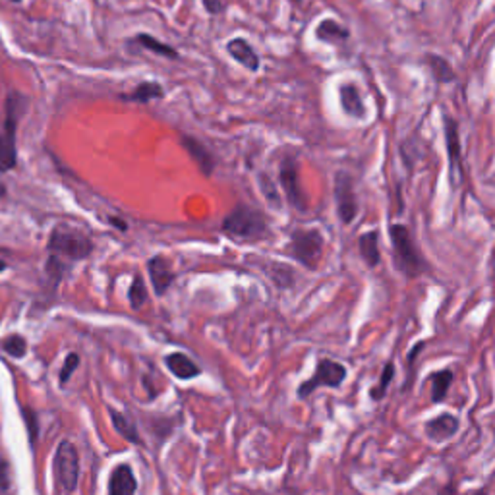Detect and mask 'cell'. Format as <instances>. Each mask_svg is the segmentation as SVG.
<instances>
[{"label":"cell","mask_w":495,"mask_h":495,"mask_svg":"<svg viewBox=\"0 0 495 495\" xmlns=\"http://www.w3.org/2000/svg\"><path fill=\"white\" fill-rule=\"evenodd\" d=\"M93 250V244L85 233L70 225H56L47 242V271L54 275L56 279L62 277L64 271L70 269V265L76 261L85 260Z\"/></svg>","instance_id":"cell-1"},{"label":"cell","mask_w":495,"mask_h":495,"mask_svg":"<svg viewBox=\"0 0 495 495\" xmlns=\"http://www.w3.org/2000/svg\"><path fill=\"white\" fill-rule=\"evenodd\" d=\"M221 230L235 242H261L269 238L271 228L267 217L260 209L238 203L221 223Z\"/></svg>","instance_id":"cell-2"},{"label":"cell","mask_w":495,"mask_h":495,"mask_svg":"<svg viewBox=\"0 0 495 495\" xmlns=\"http://www.w3.org/2000/svg\"><path fill=\"white\" fill-rule=\"evenodd\" d=\"M389 236L393 244V263L396 271H401L408 279L420 277L428 269V263L423 261L422 253L414 242V236L410 228L401 223L389 226Z\"/></svg>","instance_id":"cell-3"},{"label":"cell","mask_w":495,"mask_h":495,"mask_svg":"<svg viewBox=\"0 0 495 495\" xmlns=\"http://www.w3.org/2000/svg\"><path fill=\"white\" fill-rule=\"evenodd\" d=\"M27 108V97L22 93H10L4 105V126L0 132V172H8L18 162L16 149V130L22 115Z\"/></svg>","instance_id":"cell-4"},{"label":"cell","mask_w":495,"mask_h":495,"mask_svg":"<svg viewBox=\"0 0 495 495\" xmlns=\"http://www.w3.org/2000/svg\"><path fill=\"white\" fill-rule=\"evenodd\" d=\"M324 235L317 228H296L290 233V242L285 248L287 255L296 260L302 267L314 271L324 258Z\"/></svg>","instance_id":"cell-5"},{"label":"cell","mask_w":495,"mask_h":495,"mask_svg":"<svg viewBox=\"0 0 495 495\" xmlns=\"http://www.w3.org/2000/svg\"><path fill=\"white\" fill-rule=\"evenodd\" d=\"M54 478L66 494H74L80 482V453L72 442H62L56 447L53 460Z\"/></svg>","instance_id":"cell-6"},{"label":"cell","mask_w":495,"mask_h":495,"mask_svg":"<svg viewBox=\"0 0 495 495\" xmlns=\"http://www.w3.org/2000/svg\"><path fill=\"white\" fill-rule=\"evenodd\" d=\"M349 369L342 366L341 362L331 360V358H319L315 364V371L312 378L306 379L300 387H298V398H308L319 387H341L342 381L346 378Z\"/></svg>","instance_id":"cell-7"},{"label":"cell","mask_w":495,"mask_h":495,"mask_svg":"<svg viewBox=\"0 0 495 495\" xmlns=\"http://www.w3.org/2000/svg\"><path fill=\"white\" fill-rule=\"evenodd\" d=\"M335 205H337V215L341 219L342 225H351L358 215V199L354 192V181L346 171H337L333 184Z\"/></svg>","instance_id":"cell-8"},{"label":"cell","mask_w":495,"mask_h":495,"mask_svg":"<svg viewBox=\"0 0 495 495\" xmlns=\"http://www.w3.org/2000/svg\"><path fill=\"white\" fill-rule=\"evenodd\" d=\"M279 182L280 188L287 196V201L290 208H294L296 211H306L308 201L302 186H300V178H298V161L294 155H285L280 159L279 165Z\"/></svg>","instance_id":"cell-9"},{"label":"cell","mask_w":495,"mask_h":495,"mask_svg":"<svg viewBox=\"0 0 495 495\" xmlns=\"http://www.w3.org/2000/svg\"><path fill=\"white\" fill-rule=\"evenodd\" d=\"M443 135H445V145H447V155H449V169L451 181L453 184H459L462 181V155H460V137H459V122L449 115H443Z\"/></svg>","instance_id":"cell-10"},{"label":"cell","mask_w":495,"mask_h":495,"mask_svg":"<svg viewBox=\"0 0 495 495\" xmlns=\"http://www.w3.org/2000/svg\"><path fill=\"white\" fill-rule=\"evenodd\" d=\"M182 147L188 151V155L192 157V161L198 165V169L201 171L203 176H211L215 171V157L209 151V147L205 144H201L198 137L194 135H182L181 140Z\"/></svg>","instance_id":"cell-11"},{"label":"cell","mask_w":495,"mask_h":495,"mask_svg":"<svg viewBox=\"0 0 495 495\" xmlns=\"http://www.w3.org/2000/svg\"><path fill=\"white\" fill-rule=\"evenodd\" d=\"M457 432H459V418L449 414V412L435 416V418L423 423V433L428 435V439H432L435 443L447 442Z\"/></svg>","instance_id":"cell-12"},{"label":"cell","mask_w":495,"mask_h":495,"mask_svg":"<svg viewBox=\"0 0 495 495\" xmlns=\"http://www.w3.org/2000/svg\"><path fill=\"white\" fill-rule=\"evenodd\" d=\"M147 271H149V279L155 288V294L157 296L167 294V290L171 288L172 280H174V271H172L169 260L162 255H155L147 261Z\"/></svg>","instance_id":"cell-13"},{"label":"cell","mask_w":495,"mask_h":495,"mask_svg":"<svg viewBox=\"0 0 495 495\" xmlns=\"http://www.w3.org/2000/svg\"><path fill=\"white\" fill-rule=\"evenodd\" d=\"M137 480L130 464H118L108 478V495H135Z\"/></svg>","instance_id":"cell-14"},{"label":"cell","mask_w":495,"mask_h":495,"mask_svg":"<svg viewBox=\"0 0 495 495\" xmlns=\"http://www.w3.org/2000/svg\"><path fill=\"white\" fill-rule=\"evenodd\" d=\"M339 101H341V107L344 110V115L351 118H364L366 117V105L362 101L360 90L356 83L346 81L339 85Z\"/></svg>","instance_id":"cell-15"},{"label":"cell","mask_w":495,"mask_h":495,"mask_svg":"<svg viewBox=\"0 0 495 495\" xmlns=\"http://www.w3.org/2000/svg\"><path fill=\"white\" fill-rule=\"evenodd\" d=\"M226 53L230 54L236 62L242 64L246 70H250V72H258L260 70V54L255 53L253 47L242 37L230 39L226 43Z\"/></svg>","instance_id":"cell-16"},{"label":"cell","mask_w":495,"mask_h":495,"mask_svg":"<svg viewBox=\"0 0 495 495\" xmlns=\"http://www.w3.org/2000/svg\"><path fill=\"white\" fill-rule=\"evenodd\" d=\"M165 366L169 368V371L174 378L182 379V381L198 378L199 374H201L198 364L192 360L190 356L182 354V352H172L169 356H165Z\"/></svg>","instance_id":"cell-17"},{"label":"cell","mask_w":495,"mask_h":495,"mask_svg":"<svg viewBox=\"0 0 495 495\" xmlns=\"http://www.w3.org/2000/svg\"><path fill=\"white\" fill-rule=\"evenodd\" d=\"M315 39L329 43V45H344L351 39V31L341 26L337 19L325 18L315 27Z\"/></svg>","instance_id":"cell-18"},{"label":"cell","mask_w":495,"mask_h":495,"mask_svg":"<svg viewBox=\"0 0 495 495\" xmlns=\"http://www.w3.org/2000/svg\"><path fill=\"white\" fill-rule=\"evenodd\" d=\"M423 60H426V66L430 68L433 80L437 81V83H453V81L457 80V74H455L447 58H443L439 54L430 53L423 56Z\"/></svg>","instance_id":"cell-19"},{"label":"cell","mask_w":495,"mask_h":495,"mask_svg":"<svg viewBox=\"0 0 495 495\" xmlns=\"http://www.w3.org/2000/svg\"><path fill=\"white\" fill-rule=\"evenodd\" d=\"M358 248H360V255L364 263L368 267H378L381 261V253H379V233L378 230H369L364 233L358 240Z\"/></svg>","instance_id":"cell-20"},{"label":"cell","mask_w":495,"mask_h":495,"mask_svg":"<svg viewBox=\"0 0 495 495\" xmlns=\"http://www.w3.org/2000/svg\"><path fill=\"white\" fill-rule=\"evenodd\" d=\"M162 97H165V90H162L161 83H157V81H144L132 93L120 95L122 101H134V103H149V101L162 99Z\"/></svg>","instance_id":"cell-21"},{"label":"cell","mask_w":495,"mask_h":495,"mask_svg":"<svg viewBox=\"0 0 495 495\" xmlns=\"http://www.w3.org/2000/svg\"><path fill=\"white\" fill-rule=\"evenodd\" d=\"M132 43H137V45L142 47V49H145V51H151V53L159 54V56H165V58H172V60H176V58L181 56L174 47L167 45V43H162V41H159V39H155L153 35H147V33L135 35L134 39H132Z\"/></svg>","instance_id":"cell-22"},{"label":"cell","mask_w":495,"mask_h":495,"mask_svg":"<svg viewBox=\"0 0 495 495\" xmlns=\"http://www.w3.org/2000/svg\"><path fill=\"white\" fill-rule=\"evenodd\" d=\"M108 416H110V422L112 428L117 430L126 442L130 443H140V433H137V426H135L124 412H118L115 408H108Z\"/></svg>","instance_id":"cell-23"},{"label":"cell","mask_w":495,"mask_h":495,"mask_svg":"<svg viewBox=\"0 0 495 495\" xmlns=\"http://www.w3.org/2000/svg\"><path fill=\"white\" fill-rule=\"evenodd\" d=\"M267 275H269V279L273 280V285L277 288H292L294 287V283H296V275H294V271L290 269L288 265H285V263H279V261H271L269 265H267V271H265Z\"/></svg>","instance_id":"cell-24"},{"label":"cell","mask_w":495,"mask_h":495,"mask_svg":"<svg viewBox=\"0 0 495 495\" xmlns=\"http://www.w3.org/2000/svg\"><path fill=\"white\" fill-rule=\"evenodd\" d=\"M430 383H432V403H443L453 385V371L449 368L433 371L430 376Z\"/></svg>","instance_id":"cell-25"},{"label":"cell","mask_w":495,"mask_h":495,"mask_svg":"<svg viewBox=\"0 0 495 495\" xmlns=\"http://www.w3.org/2000/svg\"><path fill=\"white\" fill-rule=\"evenodd\" d=\"M395 379V364L393 362H387L385 366H383V371H381V376H379V383L376 385V387L369 389V396H371V401H381L383 396L387 395V389L389 385H391V381Z\"/></svg>","instance_id":"cell-26"},{"label":"cell","mask_w":495,"mask_h":495,"mask_svg":"<svg viewBox=\"0 0 495 495\" xmlns=\"http://www.w3.org/2000/svg\"><path fill=\"white\" fill-rule=\"evenodd\" d=\"M0 349L12 358H24L27 354V342L22 335H8L0 341Z\"/></svg>","instance_id":"cell-27"},{"label":"cell","mask_w":495,"mask_h":495,"mask_svg":"<svg viewBox=\"0 0 495 495\" xmlns=\"http://www.w3.org/2000/svg\"><path fill=\"white\" fill-rule=\"evenodd\" d=\"M128 300H130V306L134 310H140L147 302V287H145V280L142 275H134L130 290H128Z\"/></svg>","instance_id":"cell-28"},{"label":"cell","mask_w":495,"mask_h":495,"mask_svg":"<svg viewBox=\"0 0 495 495\" xmlns=\"http://www.w3.org/2000/svg\"><path fill=\"white\" fill-rule=\"evenodd\" d=\"M22 418H24V422H26L29 443H35L37 437H39V418H37V412L33 408L24 406V408H22Z\"/></svg>","instance_id":"cell-29"},{"label":"cell","mask_w":495,"mask_h":495,"mask_svg":"<svg viewBox=\"0 0 495 495\" xmlns=\"http://www.w3.org/2000/svg\"><path fill=\"white\" fill-rule=\"evenodd\" d=\"M258 181H260V188H261V192H263V196L267 198V201H269V203H273L275 208H279L280 198H279V194H277V188H275L273 181H271L267 174H263V172H261Z\"/></svg>","instance_id":"cell-30"},{"label":"cell","mask_w":495,"mask_h":495,"mask_svg":"<svg viewBox=\"0 0 495 495\" xmlns=\"http://www.w3.org/2000/svg\"><path fill=\"white\" fill-rule=\"evenodd\" d=\"M78 366H80V354L70 352V354L66 356V360H64V364H62V369H60V376H58V379H60V385H66V383L70 381V378H72L74 371L78 369Z\"/></svg>","instance_id":"cell-31"},{"label":"cell","mask_w":495,"mask_h":495,"mask_svg":"<svg viewBox=\"0 0 495 495\" xmlns=\"http://www.w3.org/2000/svg\"><path fill=\"white\" fill-rule=\"evenodd\" d=\"M10 486H12L10 464L4 459H0V492H8Z\"/></svg>","instance_id":"cell-32"},{"label":"cell","mask_w":495,"mask_h":495,"mask_svg":"<svg viewBox=\"0 0 495 495\" xmlns=\"http://www.w3.org/2000/svg\"><path fill=\"white\" fill-rule=\"evenodd\" d=\"M203 2V8L205 12H209L211 16H217L225 10V2L223 0H201Z\"/></svg>","instance_id":"cell-33"},{"label":"cell","mask_w":495,"mask_h":495,"mask_svg":"<svg viewBox=\"0 0 495 495\" xmlns=\"http://www.w3.org/2000/svg\"><path fill=\"white\" fill-rule=\"evenodd\" d=\"M108 221H110V223H115V226H117V228H120V230H126L128 228L126 221H120V219H115V217H110Z\"/></svg>","instance_id":"cell-34"},{"label":"cell","mask_w":495,"mask_h":495,"mask_svg":"<svg viewBox=\"0 0 495 495\" xmlns=\"http://www.w3.org/2000/svg\"><path fill=\"white\" fill-rule=\"evenodd\" d=\"M4 196H6V186H4V184L0 182V199L4 198Z\"/></svg>","instance_id":"cell-35"},{"label":"cell","mask_w":495,"mask_h":495,"mask_svg":"<svg viewBox=\"0 0 495 495\" xmlns=\"http://www.w3.org/2000/svg\"><path fill=\"white\" fill-rule=\"evenodd\" d=\"M472 495H487V489L486 487H480V489H476Z\"/></svg>","instance_id":"cell-36"},{"label":"cell","mask_w":495,"mask_h":495,"mask_svg":"<svg viewBox=\"0 0 495 495\" xmlns=\"http://www.w3.org/2000/svg\"><path fill=\"white\" fill-rule=\"evenodd\" d=\"M4 269H6V263H4V261L0 260V273H2V271H4Z\"/></svg>","instance_id":"cell-37"},{"label":"cell","mask_w":495,"mask_h":495,"mask_svg":"<svg viewBox=\"0 0 495 495\" xmlns=\"http://www.w3.org/2000/svg\"><path fill=\"white\" fill-rule=\"evenodd\" d=\"M290 2H292V4H296V6H298V4H302L304 0H290Z\"/></svg>","instance_id":"cell-38"},{"label":"cell","mask_w":495,"mask_h":495,"mask_svg":"<svg viewBox=\"0 0 495 495\" xmlns=\"http://www.w3.org/2000/svg\"><path fill=\"white\" fill-rule=\"evenodd\" d=\"M10 2H22V0H10Z\"/></svg>","instance_id":"cell-39"}]
</instances>
